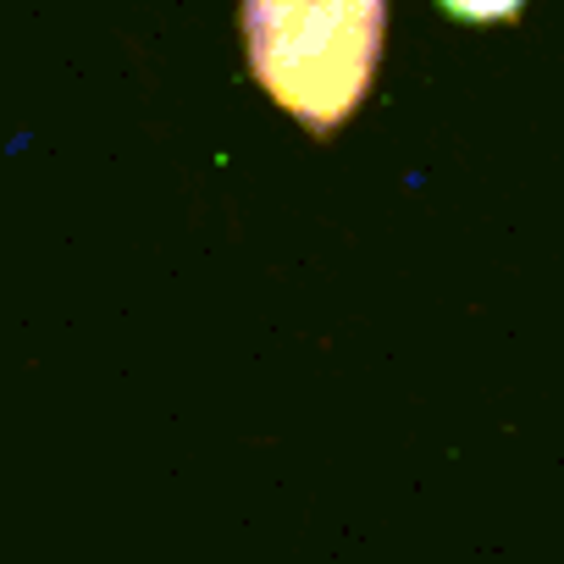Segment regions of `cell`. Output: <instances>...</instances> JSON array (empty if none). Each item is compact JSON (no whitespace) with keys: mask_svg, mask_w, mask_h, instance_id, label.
<instances>
[{"mask_svg":"<svg viewBox=\"0 0 564 564\" xmlns=\"http://www.w3.org/2000/svg\"><path fill=\"white\" fill-rule=\"evenodd\" d=\"M388 0H243L254 84L316 139L338 133L371 95Z\"/></svg>","mask_w":564,"mask_h":564,"instance_id":"cell-1","label":"cell"},{"mask_svg":"<svg viewBox=\"0 0 564 564\" xmlns=\"http://www.w3.org/2000/svg\"><path fill=\"white\" fill-rule=\"evenodd\" d=\"M437 7L454 23H509V18H520L525 0H437Z\"/></svg>","mask_w":564,"mask_h":564,"instance_id":"cell-2","label":"cell"}]
</instances>
